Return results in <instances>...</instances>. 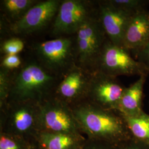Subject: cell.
Here are the masks:
<instances>
[{
	"label": "cell",
	"mask_w": 149,
	"mask_h": 149,
	"mask_svg": "<svg viewBox=\"0 0 149 149\" xmlns=\"http://www.w3.org/2000/svg\"><path fill=\"white\" fill-rule=\"evenodd\" d=\"M0 149H19L16 143L11 139L5 136L0 138Z\"/></svg>",
	"instance_id": "23"
},
{
	"label": "cell",
	"mask_w": 149,
	"mask_h": 149,
	"mask_svg": "<svg viewBox=\"0 0 149 149\" xmlns=\"http://www.w3.org/2000/svg\"><path fill=\"white\" fill-rule=\"evenodd\" d=\"M39 118L45 128L56 133L68 132L74 127L73 119L69 112L58 104L48 103L42 108Z\"/></svg>",
	"instance_id": "12"
},
{
	"label": "cell",
	"mask_w": 149,
	"mask_h": 149,
	"mask_svg": "<svg viewBox=\"0 0 149 149\" xmlns=\"http://www.w3.org/2000/svg\"><path fill=\"white\" fill-rule=\"evenodd\" d=\"M125 88L117 78L93 71L91 72L87 95L102 107L117 109Z\"/></svg>",
	"instance_id": "8"
},
{
	"label": "cell",
	"mask_w": 149,
	"mask_h": 149,
	"mask_svg": "<svg viewBox=\"0 0 149 149\" xmlns=\"http://www.w3.org/2000/svg\"><path fill=\"white\" fill-rule=\"evenodd\" d=\"M62 77L49 72L36 60H31L11 74L9 96L19 101L38 100L55 91Z\"/></svg>",
	"instance_id": "1"
},
{
	"label": "cell",
	"mask_w": 149,
	"mask_h": 149,
	"mask_svg": "<svg viewBox=\"0 0 149 149\" xmlns=\"http://www.w3.org/2000/svg\"><path fill=\"white\" fill-rule=\"evenodd\" d=\"M37 61L51 73L62 77L76 64L74 39L61 37L38 43Z\"/></svg>",
	"instance_id": "4"
},
{
	"label": "cell",
	"mask_w": 149,
	"mask_h": 149,
	"mask_svg": "<svg viewBox=\"0 0 149 149\" xmlns=\"http://www.w3.org/2000/svg\"><path fill=\"white\" fill-rule=\"evenodd\" d=\"M98 11L97 2L84 0L62 1L53 25L55 36L71 35Z\"/></svg>",
	"instance_id": "5"
},
{
	"label": "cell",
	"mask_w": 149,
	"mask_h": 149,
	"mask_svg": "<svg viewBox=\"0 0 149 149\" xmlns=\"http://www.w3.org/2000/svg\"><path fill=\"white\" fill-rule=\"evenodd\" d=\"M11 70L1 68L0 69V97L3 101L9 96L11 86Z\"/></svg>",
	"instance_id": "20"
},
{
	"label": "cell",
	"mask_w": 149,
	"mask_h": 149,
	"mask_svg": "<svg viewBox=\"0 0 149 149\" xmlns=\"http://www.w3.org/2000/svg\"><path fill=\"white\" fill-rule=\"evenodd\" d=\"M122 116L128 128L136 138L149 141V116L143 111L136 116Z\"/></svg>",
	"instance_id": "15"
},
{
	"label": "cell",
	"mask_w": 149,
	"mask_h": 149,
	"mask_svg": "<svg viewBox=\"0 0 149 149\" xmlns=\"http://www.w3.org/2000/svg\"><path fill=\"white\" fill-rule=\"evenodd\" d=\"M42 140L47 149H69L74 143L69 135L60 133L43 134Z\"/></svg>",
	"instance_id": "17"
},
{
	"label": "cell",
	"mask_w": 149,
	"mask_h": 149,
	"mask_svg": "<svg viewBox=\"0 0 149 149\" xmlns=\"http://www.w3.org/2000/svg\"><path fill=\"white\" fill-rule=\"evenodd\" d=\"M24 48V43L20 38H12L6 40L2 43L1 52L7 55H17Z\"/></svg>",
	"instance_id": "19"
},
{
	"label": "cell",
	"mask_w": 149,
	"mask_h": 149,
	"mask_svg": "<svg viewBox=\"0 0 149 149\" xmlns=\"http://www.w3.org/2000/svg\"><path fill=\"white\" fill-rule=\"evenodd\" d=\"M113 5L132 13L146 9L149 0H109Z\"/></svg>",
	"instance_id": "18"
},
{
	"label": "cell",
	"mask_w": 149,
	"mask_h": 149,
	"mask_svg": "<svg viewBox=\"0 0 149 149\" xmlns=\"http://www.w3.org/2000/svg\"><path fill=\"white\" fill-rule=\"evenodd\" d=\"M13 126L19 132H26L34 124V112L29 107L22 106L16 108L11 116Z\"/></svg>",
	"instance_id": "16"
},
{
	"label": "cell",
	"mask_w": 149,
	"mask_h": 149,
	"mask_svg": "<svg viewBox=\"0 0 149 149\" xmlns=\"http://www.w3.org/2000/svg\"><path fill=\"white\" fill-rule=\"evenodd\" d=\"M135 56L138 61L149 69V42Z\"/></svg>",
	"instance_id": "22"
},
{
	"label": "cell",
	"mask_w": 149,
	"mask_h": 149,
	"mask_svg": "<svg viewBox=\"0 0 149 149\" xmlns=\"http://www.w3.org/2000/svg\"><path fill=\"white\" fill-rule=\"evenodd\" d=\"M22 65L21 59L18 55H7L2 60L1 68L12 71L18 69Z\"/></svg>",
	"instance_id": "21"
},
{
	"label": "cell",
	"mask_w": 149,
	"mask_h": 149,
	"mask_svg": "<svg viewBox=\"0 0 149 149\" xmlns=\"http://www.w3.org/2000/svg\"><path fill=\"white\" fill-rule=\"evenodd\" d=\"M74 117L90 133L99 136H113L122 133V120L109 111L91 105L80 107L74 112Z\"/></svg>",
	"instance_id": "6"
},
{
	"label": "cell",
	"mask_w": 149,
	"mask_h": 149,
	"mask_svg": "<svg viewBox=\"0 0 149 149\" xmlns=\"http://www.w3.org/2000/svg\"><path fill=\"white\" fill-rule=\"evenodd\" d=\"M108 38L98 11L75 33L76 64L92 71L97 59Z\"/></svg>",
	"instance_id": "2"
},
{
	"label": "cell",
	"mask_w": 149,
	"mask_h": 149,
	"mask_svg": "<svg viewBox=\"0 0 149 149\" xmlns=\"http://www.w3.org/2000/svg\"><path fill=\"white\" fill-rule=\"evenodd\" d=\"M1 8L11 24L18 21L39 1L37 0H3Z\"/></svg>",
	"instance_id": "14"
},
{
	"label": "cell",
	"mask_w": 149,
	"mask_h": 149,
	"mask_svg": "<svg viewBox=\"0 0 149 149\" xmlns=\"http://www.w3.org/2000/svg\"><path fill=\"white\" fill-rule=\"evenodd\" d=\"M146 77L145 75L140 76L132 85L125 88L117 108L123 116H136L143 112L141 104Z\"/></svg>",
	"instance_id": "13"
},
{
	"label": "cell",
	"mask_w": 149,
	"mask_h": 149,
	"mask_svg": "<svg viewBox=\"0 0 149 149\" xmlns=\"http://www.w3.org/2000/svg\"><path fill=\"white\" fill-rule=\"evenodd\" d=\"M61 1H39L19 19L10 24V29L15 35H29L42 30L54 20Z\"/></svg>",
	"instance_id": "7"
},
{
	"label": "cell",
	"mask_w": 149,
	"mask_h": 149,
	"mask_svg": "<svg viewBox=\"0 0 149 149\" xmlns=\"http://www.w3.org/2000/svg\"><path fill=\"white\" fill-rule=\"evenodd\" d=\"M99 16L108 39L122 47L123 40L132 13L113 5L109 0L97 2Z\"/></svg>",
	"instance_id": "9"
},
{
	"label": "cell",
	"mask_w": 149,
	"mask_h": 149,
	"mask_svg": "<svg viewBox=\"0 0 149 149\" xmlns=\"http://www.w3.org/2000/svg\"><path fill=\"white\" fill-rule=\"evenodd\" d=\"M93 71L116 78L119 76L149 75V69L133 58L128 50L108 39L97 59Z\"/></svg>",
	"instance_id": "3"
},
{
	"label": "cell",
	"mask_w": 149,
	"mask_h": 149,
	"mask_svg": "<svg viewBox=\"0 0 149 149\" xmlns=\"http://www.w3.org/2000/svg\"><path fill=\"white\" fill-rule=\"evenodd\" d=\"M91 71L75 64L61 79L55 93L65 100H74L88 94Z\"/></svg>",
	"instance_id": "10"
},
{
	"label": "cell",
	"mask_w": 149,
	"mask_h": 149,
	"mask_svg": "<svg viewBox=\"0 0 149 149\" xmlns=\"http://www.w3.org/2000/svg\"><path fill=\"white\" fill-rule=\"evenodd\" d=\"M149 42V11H139L131 18L126 28L122 47L135 55Z\"/></svg>",
	"instance_id": "11"
}]
</instances>
